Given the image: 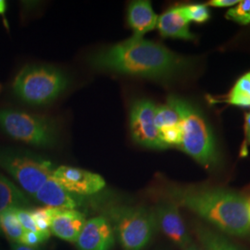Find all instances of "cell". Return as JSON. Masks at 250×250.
Listing matches in <instances>:
<instances>
[{"label": "cell", "mask_w": 250, "mask_h": 250, "mask_svg": "<svg viewBox=\"0 0 250 250\" xmlns=\"http://www.w3.org/2000/svg\"><path fill=\"white\" fill-rule=\"evenodd\" d=\"M183 250H201L199 248H197V245L193 242V243H191L189 246H188L187 248H185Z\"/></svg>", "instance_id": "obj_29"}, {"label": "cell", "mask_w": 250, "mask_h": 250, "mask_svg": "<svg viewBox=\"0 0 250 250\" xmlns=\"http://www.w3.org/2000/svg\"><path fill=\"white\" fill-rule=\"evenodd\" d=\"M238 0H211L207 5L215 8H225V7H234L238 4Z\"/></svg>", "instance_id": "obj_25"}, {"label": "cell", "mask_w": 250, "mask_h": 250, "mask_svg": "<svg viewBox=\"0 0 250 250\" xmlns=\"http://www.w3.org/2000/svg\"><path fill=\"white\" fill-rule=\"evenodd\" d=\"M0 128L12 139L39 147H50L58 140L55 123L46 117L15 109H0Z\"/></svg>", "instance_id": "obj_6"}, {"label": "cell", "mask_w": 250, "mask_h": 250, "mask_svg": "<svg viewBox=\"0 0 250 250\" xmlns=\"http://www.w3.org/2000/svg\"><path fill=\"white\" fill-rule=\"evenodd\" d=\"M85 222L84 215L78 210L51 208L50 232L62 240L76 243Z\"/></svg>", "instance_id": "obj_12"}, {"label": "cell", "mask_w": 250, "mask_h": 250, "mask_svg": "<svg viewBox=\"0 0 250 250\" xmlns=\"http://www.w3.org/2000/svg\"><path fill=\"white\" fill-rule=\"evenodd\" d=\"M181 10L188 21L205 23L210 18V12L207 4H188L181 6Z\"/></svg>", "instance_id": "obj_21"}, {"label": "cell", "mask_w": 250, "mask_h": 250, "mask_svg": "<svg viewBox=\"0 0 250 250\" xmlns=\"http://www.w3.org/2000/svg\"><path fill=\"white\" fill-rule=\"evenodd\" d=\"M10 250H41L38 248H32V247H28L23 244L21 243H11L10 246Z\"/></svg>", "instance_id": "obj_27"}, {"label": "cell", "mask_w": 250, "mask_h": 250, "mask_svg": "<svg viewBox=\"0 0 250 250\" xmlns=\"http://www.w3.org/2000/svg\"><path fill=\"white\" fill-rule=\"evenodd\" d=\"M33 197L45 207L68 209H74L80 206L82 200L78 195L62 187L52 176L45 181Z\"/></svg>", "instance_id": "obj_13"}, {"label": "cell", "mask_w": 250, "mask_h": 250, "mask_svg": "<svg viewBox=\"0 0 250 250\" xmlns=\"http://www.w3.org/2000/svg\"><path fill=\"white\" fill-rule=\"evenodd\" d=\"M155 124L158 131H162L168 128L180 125V118L175 109L170 104L160 105L156 107Z\"/></svg>", "instance_id": "obj_20"}, {"label": "cell", "mask_w": 250, "mask_h": 250, "mask_svg": "<svg viewBox=\"0 0 250 250\" xmlns=\"http://www.w3.org/2000/svg\"><path fill=\"white\" fill-rule=\"evenodd\" d=\"M69 85L68 77L47 65H28L19 72L13 90L23 102L34 106L51 103Z\"/></svg>", "instance_id": "obj_5"}, {"label": "cell", "mask_w": 250, "mask_h": 250, "mask_svg": "<svg viewBox=\"0 0 250 250\" xmlns=\"http://www.w3.org/2000/svg\"><path fill=\"white\" fill-rule=\"evenodd\" d=\"M156 107L148 99L134 101L130 110V131L135 143L151 149H165L155 124Z\"/></svg>", "instance_id": "obj_8"}, {"label": "cell", "mask_w": 250, "mask_h": 250, "mask_svg": "<svg viewBox=\"0 0 250 250\" xmlns=\"http://www.w3.org/2000/svg\"><path fill=\"white\" fill-rule=\"evenodd\" d=\"M154 211L161 232L181 250L193 243L176 203L167 198H162L157 203Z\"/></svg>", "instance_id": "obj_9"}, {"label": "cell", "mask_w": 250, "mask_h": 250, "mask_svg": "<svg viewBox=\"0 0 250 250\" xmlns=\"http://www.w3.org/2000/svg\"><path fill=\"white\" fill-rule=\"evenodd\" d=\"M29 205L25 193L0 173V213L9 208H26Z\"/></svg>", "instance_id": "obj_16"}, {"label": "cell", "mask_w": 250, "mask_h": 250, "mask_svg": "<svg viewBox=\"0 0 250 250\" xmlns=\"http://www.w3.org/2000/svg\"><path fill=\"white\" fill-rule=\"evenodd\" d=\"M164 198L171 200L214 226L219 232L245 236L250 232L247 198L221 188L167 186Z\"/></svg>", "instance_id": "obj_2"}, {"label": "cell", "mask_w": 250, "mask_h": 250, "mask_svg": "<svg viewBox=\"0 0 250 250\" xmlns=\"http://www.w3.org/2000/svg\"><path fill=\"white\" fill-rule=\"evenodd\" d=\"M158 15L147 0H136L129 4L127 9V21L135 37H143L154 30L158 24Z\"/></svg>", "instance_id": "obj_14"}, {"label": "cell", "mask_w": 250, "mask_h": 250, "mask_svg": "<svg viewBox=\"0 0 250 250\" xmlns=\"http://www.w3.org/2000/svg\"><path fill=\"white\" fill-rule=\"evenodd\" d=\"M212 103H225L240 107H250V72L245 73L235 82L229 93Z\"/></svg>", "instance_id": "obj_18"}, {"label": "cell", "mask_w": 250, "mask_h": 250, "mask_svg": "<svg viewBox=\"0 0 250 250\" xmlns=\"http://www.w3.org/2000/svg\"><path fill=\"white\" fill-rule=\"evenodd\" d=\"M0 167L31 197L52 176L55 170L50 161L30 152L10 148H0Z\"/></svg>", "instance_id": "obj_7"}, {"label": "cell", "mask_w": 250, "mask_h": 250, "mask_svg": "<svg viewBox=\"0 0 250 250\" xmlns=\"http://www.w3.org/2000/svg\"><path fill=\"white\" fill-rule=\"evenodd\" d=\"M189 23L181 10V6H175L161 14L157 27L162 37L193 41L196 36L190 31Z\"/></svg>", "instance_id": "obj_15"}, {"label": "cell", "mask_w": 250, "mask_h": 250, "mask_svg": "<svg viewBox=\"0 0 250 250\" xmlns=\"http://www.w3.org/2000/svg\"><path fill=\"white\" fill-rule=\"evenodd\" d=\"M106 218L125 250H145L158 228L154 208L145 206L112 207Z\"/></svg>", "instance_id": "obj_4"}, {"label": "cell", "mask_w": 250, "mask_h": 250, "mask_svg": "<svg viewBox=\"0 0 250 250\" xmlns=\"http://www.w3.org/2000/svg\"><path fill=\"white\" fill-rule=\"evenodd\" d=\"M93 67L108 72L170 82L194 69V58L175 53L161 43L133 36L91 57Z\"/></svg>", "instance_id": "obj_1"}, {"label": "cell", "mask_w": 250, "mask_h": 250, "mask_svg": "<svg viewBox=\"0 0 250 250\" xmlns=\"http://www.w3.org/2000/svg\"><path fill=\"white\" fill-rule=\"evenodd\" d=\"M195 232L204 250H241L223 232L203 224H197Z\"/></svg>", "instance_id": "obj_17"}, {"label": "cell", "mask_w": 250, "mask_h": 250, "mask_svg": "<svg viewBox=\"0 0 250 250\" xmlns=\"http://www.w3.org/2000/svg\"><path fill=\"white\" fill-rule=\"evenodd\" d=\"M44 242H45V238L39 232L25 231L21 238V244H23L25 246L32 247V248H38V246Z\"/></svg>", "instance_id": "obj_24"}, {"label": "cell", "mask_w": 250, "mask_h": 250, "mask_svg": "<svg viewBox=\"0 0 250 250\" xmlns=\"http://www.w3.org/2000/svg\"><path fill=\"white\" fill-rule=\"evenodd\" d=\"M115 232L105 216L85 222L76 241L79 250H111L115 245Z\"/></svg>", "instance_id": "obj_11"}, {"label": "cell", "mask_w": 250, "mask_h": 250, "mask_svg": "<svg viewBox=\"0 0 250 250\" xmlns=\"http://www.w3.org/2000/svg\"><path fill=\"white\" fill-rule=\"evenodd\" d=\"M227 20L233 21L242 25L250 23V0L239 1L233 8L229 9L225 15Z\"/></svg>", "instance_id": "obj_22"}, {"label": "cell", "mask_w": 250, "mask_h": 250, "mask_svg": "<svg viewBox=\"0 0 250 250\" xmlns=\"http://www.w3.org/2000/svg\"><path fill=\"white\" fill-rule=\"evenodd\" d=\"M0 228L11 243H21L25 232L19 221L15 208H9L0 213Z\"/></svg>", "instance_id": "obj_19"}, {"label": "cell", "mask_w": 250, "mask_h": 250, "mask_svg": "<svg viewBox=\"0 0 250 250\" xmlns=\"http://www.w3.org/2000/svg\"><path fill=\"white\" fill-rule=\"evenodd\" d=\"M168 104L180 118L182 142L180 148L206 169L213 170L221 158L214 134L201 110L187 99L170 96Z\"/></svg>", "instance_id": "obj_3"}, {"label": "cell", "mask_w": 250, "mask_h": 250, "mask_svg": "<svg viewBox=\"0 0 250 250\" xmlns=\"http://www.w3.org/2000/svg\"><path fill=\"white\" fill-rule=\"evenodd\" d=\"M0 92H1V84H0Z\"/></svg>", "instance_id": "obj_32"}, {"label": "cell", "mask_w": 250, "mask_h": 250, "mask_svg": "<svg viewBox=\"0 0 250 250\" xmlns=\"http://www.w3.org/2000/svg\"><path fill=\"white\" fill-rule=\"evenodd\" d=\"M245 137H246V143L250 145V111H249L245 117Z\"/></svg>", "instance_id": "obj_26"}, {"label": "cell", "mask_w": 250, "mask_h": 250, "mask_svg": "<svg viewBox=\"0 0 250 250\" xmlns=\"http://www.w3.org/2000/svg\"><path fill=\"white\" fill-rule=\"evenodd\" d=\"M1 234H3V232H2V230H1V228H0V235H1Z\"/></svg>", "instance_id": "obj_31"}, {"label": "cell", "mask_w": 250, "mask_h": 250, "mask_svg": "<svg viewBox=\"0 0 250 250\" xmlns=\"http://www.w3.org/2000/svg\"><path fill=\"white\" fill-rule=\"evenodd\" d=\"M6 8H7V4H6V1H3V0H0V14L3 15L6 11Z\"/></svg>", "instance_id": "obj_28"}, {"label": "cell", "mask_w": 250, "mask_h": 250, "mask_svg": "<svg viewBox=\"0 0 250 250\" xmlns=\"http://www.w3.org/2000/svg\"><path fill=\"white\" fill-rule=\"evenodd\" d=\"M52 177L66 190L78 196L94 195L106 186L105 180L98 173L70 166L58 167Z\"/></svg>", "instance_id": "obj_10"}, {"label": "cell", "mask_w": 250, "mask_h": 250, "mask_svg": "<svg viewBox=\"0 0 250 250\" xmlns=\"http://www.w3.org/2000/svg\"><path fill=\"white\" fill-rule=\"evenodd\" d=\"M247 210H248V216L250 223V197L247 198Z\"/></svg>", "instance_id": "obj_30"}, {"label": "cell", "mask_w": 250, "mask_h": 250, "mask_svg": "<svg viewBox=\"0 0 250 250\" xmlns=\"http://www.w3.org/2000/svg\"><path fill=\"white\" fill-rule=\"evenodd\" d=\"M15 212H16L17 217H18L20 223H21V226L23 227V229L25 231L39 232L38 229H37V226H36V222H35L33 216L31 214L30 209L21 208H15Z\"/></svg>", "instance_id": "obj_23"}]
</instances>
